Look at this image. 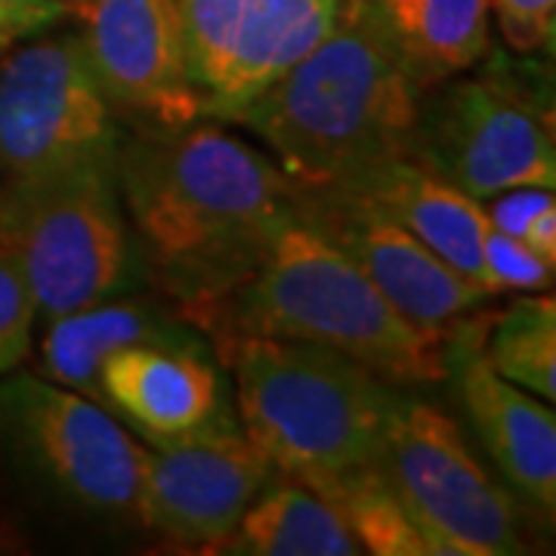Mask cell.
I'll use <instances>...</instances> for the list:
<instances>
[{
    "mask_svg": "<svg viewBox=\"0 0 556 556\" xmlns=\"http://www.w3.org/2000/svg\"><path fill=\"white\" fill-rule=\"evenodd\" d=\"M112 167L142 281L182 316L251 276L294 211V182L278 164L214 121L124 130Z\"/></svg>",
    "mask_w": 556,
    "mask_h": 556,
    "instance_id": "1",
    "label": "cell"
},
{
    "mask_svg": "<svg viewBox=\"0 0 556 556\" xmlns=\"http://www.w3.org/2000/svg\"><path fill=\"white\" fill-rule=\"evenodd\" d=\"M420 87L375 0H340L325 38L232 124L254 130L298 189L343 186L415 159Z\"/></svg>",
    "mask_w": 556,
    "mask_h": 556,
    "instance_id": "2",
    "label": "cell"
},
{
    "mask_svg": "<svg viewBox=\"0 0 556 556\" xmlns=\"http://www.w3.org/2000/svg\"><path fill=\"white\" fill-rule=\"evenodd\" d=\"M186 318L211 340L214 353L232 338L303 340L353 358L390 383L445 378L448 334L408 321L353 260L300 223L294 211L251 276Z\"/></svg>",
    "mask_w": 556,
    "mask_h": 556,
    "instance_id": "3",
    "label": "cell"
},
{
    "mask_svg": "<svg viewBox=\"0 0 556 556\" xmlns=\"http://www.w3.org/2000/svg\"><path fill=\"white\" fill-rule=\"evenodd\" d=\"M217 358L236 378L244 437L278 473L309 485L375 464L396 383L303 340L232 338Z\"/></svg>",
    "mask_w": 556,
    "mask_h": 556,
    "instance_id": "4",
    "label": "cell"
},
{
    "mask_svg": "<svg viewBox=\"0 0 556 556\" xmlns=\"http://www.w3.org/2000/svg\"><path fill=\"white\" fill-rule=\"evenodd\" d=\"M0 248L25 269L38 325L146 285L112 164L0 182Z\"/></svg>",
    "mask_w": 556,
    "mask_h": 556,
    "instance_id": "5",
    "label": "cell"
},
{
    "mask_svg": "<svg viewBox=\"0 0 556 556\" xmlns=\"http://www.w3.org/2000/svg\"><path fill=\"white\" fill-rule=\"evenodd\" d=\"M473 78L420 93L415 159L473 201L556 182L554 112L529 65L489 53Z\"/></svg>",
    "mask_w": 556,
    "mask_h": 556,
    "instance_id": "6",
    "label": "cell"
},
{
    "mask_svg": "<svg viewBox=\"0 0 556 556\" xmlns=\"http://www.w3.org/2000/svg\"><path fill=\"white\" fill-rule=\"evenodd\" d=\"M0 445L72 517L139 526L142 442L100 402L40 375H3Z\"/></svg>",
    "mask_w": 556,
    "mask_h": 556,
    "instance_id": "7",
    "label": "cell"
},
{
    "mask_svg": "<svg viewBox=\"0 0 556 556\" xmlns=\"http://www.w3.org/2000/svg\"><path fill=\"white\" fill-rule=\"evenodd\" d=\"M375 467L439 556L526 551L514 495L489 477L455 420L437 405L399 396Z\"/></svg>",
    "mask_w": 556,
    "mask_h": 556,
    "instance_id": "8",
    "label": "cell"
},
{
    "mask_svg": "<svg viewBox=\"0 0 556 556\" xmlns=\"http://www.w3.org/2000/svg\"><path fill=\"white\" fill-rule=\"evenodd\" d=\"M124 124L93 78L78 31L7 50L0 60V182L112 164Z\"/></svg>",
    "mask_w": 556,
    "mask_h": 556,
    "instance_id": "9",
    "label": "cell"
},
{
    "mask_svg": "<svg viewBox=\"0 0 556 556\" xmlns=\"http://www.w3.org/2000/svg\"><path fill=\"white\" fill-rule=\"evenodd\" d=\"M340 0H177L182 50L204 121H236L338 16Z\"/></svg>",
    "mask_w": 556,
    "mask_h": 556,
    "instance_id": "10",
    "label": "cell"
},
{
    "mask_svg": "<svg viewBox=\"0 0 556 556\" xmlns=\"http://www.w3.org/2000/svg\"><path fill=\"white\" fill-rule=\"evenodd\" d=\"M72 16L87 65L124 130L170 134L204 121L177 0H75Z\"/></svg>",
    "mask_w": 556,
    "mask_h": 556,
    "instance_id": "11",
    "label": "cell"
},
{
    "mask_svg": "<svg viewBox=\"0 0 556 556\" xmlns=\"http://www.w3.org/2000/svg\"><path fill=\"white\" fill-rule=\"evenodd\" d=\"M276 473L239 420L142 445L139 526L174 544L217 551Z\"/></svg>",
    "mask_w": 556,
    "mask_h": 556,
    "instance_id": "12",
    "label": "cell"
},
{
    "mask_svg": "<svg viewBox=\"0 0 556 556\" xmlns=\"http://www.w3.org/2000/svg\"><path fill=\"white\" fill-rule=\"evenodd\" d=\"M294 217L353 260L362 276L424 331L448 334L460 318L473 316L492 298L396 219L346 189L294 186Z\"/></svg>",
    "mask_w": 556,
    "mask_h": 556,
    "instance_id": "13",
    "label": "cell"
},
{
    "mask_svg": "<svg viewBox=\"0 0 556 556\" xmlns=\"http://www.w3.org/2000/svg\"><path fill=\"white\" fill-rule=\"evenodd\" d=\"M485 318H460L445 340V378L510 489L538 514L556 510V417L551 402L501 378L485 358Z\"/></svg>",
    "mask_w": 556,
    "mask_h": 556,
    "instance_id": "14",
    "label": "cell"
},
{
    "mask_svg": "<svg viewBox=\"0 0 556 556\" xmlns=\"http://www.w3.org/2000/svg\"><path fill=\"white\" fill-rule=\"evenodd\" d=\"M100 405L146 445L174 442L236 420L219 358L167 346H124L102 362Z\"/></svg>",
    "mask_w": 556,
    "mask_h": 556,
    "instance_id": "15",
    "label": "cell"
},
{
    "mask_svg": "<svg viewBox=\"0 0 556 556\" xmlns=\"http://www.w3.org/2000/svg\"><path fill=\"white\" fill-rule=\"evenodd\" d=\"M124 346H167L182 353H214L211 340L182 316L164 294H139V288L97 300L75 313L40 325V378L100 402L102 362Z\"/></svg>",
    "mask_w": 556,
    "mask_h": 556,
    "instance_id": "16",
    "label": "cell"
},
{
    "mask_svg": "<svg viewBox=\"0 0 556 556\" xmlns=\"http://www.w3.org/2000/svg\"><path fill=\"white\" fill-rule=\"evenodd\" d=\"M328 189H346L358 199L371 201L417 241H424L439 260H445L455 273L482 288L485 214L479 201L464 195L427 164L417 159L383 161L356 179Z\"/></svg>",
    "mask_w": 556,
    "mask_h": 556,
    "instance_id": "17",
    "label": "cell"
},
{
    "mask_svg": "<svg viewBox=\"0 0 556 556\" xmlns=\"http://www.w3.org/2000/svg\"><path fill=\"white\" fill-rule=\"evenodd\" d=\"M420 93L492 53L489 0H375Z\"/></svg>",
    "mask_w": 556,
    "mask_h": 556,
    "instance_id": "18",
    "label": "cell"
},
{
    "mask_svg": "<svg viewBox=\"0 0 556 556\" xmlns=\"http://www.w3.org/2000/svg\"><path fill=\"white\" fill-rule=\"evenodd\" d=\"M217 554L248 556H358L365 554L340 514L300 479L276 473Z\"/></svg>",
    "mask_w": 556,
    "mask_h": 556,
    "instance_id": "19",
    "label": "cell"
},
{
    "mask_svg": "<svg viewBox=\"0 0 556 556\" xmlns=\"http://www.w3.org/2000/svg\"><path fill=\"white\" fill-rule=\"evenodd\" d=\"M309 489L338 510L362 551L378 556H439L433 541L405 514L375 464L316 479Z\"/></svg>",
    "mask_w": 556,
    "mask_h": 556,
    "instance_id": "20",
    "label": "cell"
},
{
    "mask_svg": "<svg viewBox=\"0 0 556 556\" xmlns=\"http://www.w3.org/2000/svg\"><path fill=\"white\" fill-rule=\"evenodd\" d=\"M485 358L501 378L522 390L556 399V303L554 298H517L485 334Z\"/></svg>",
    "mask_w": 556,
    "mask_h": 556,
    "instance_id": "21",
    "label": "cell"
},
{
    "mask_svg": "<svg viewBox=\"0 0 556 556\" xmlns=\"http://www.w3.org/2000/svg\"><path fill=\"white\" fill-rule=\"evenodd\" d=\"M554 263L541 260L522 239L485 223L482 232V288L495 294H541L554 285Z\"/></svg>",
    "mask_w": 556,
    "mask_h": 556,
    "instance_id": "22",
    "label": "cell"
},
{
    "mask_svg": "<svg viewBox=\"0 0 556 556\" xmlns=\"http://www.w3.org/2000/svg\"><path fill=\"white\" fill-rule=\"evenodd\" d=\"M38 325V303L31 285L13 251L0 248V378L16 371L28 350L31 331Z\"/></svg>",
    "mask_w": 556,
    "mask_h": 556,
    "instance_id": "23",
    "label": "cell"
},
{
    "mask_svg": "<svg viewBox=\"0 0 556 556\" xmlns=\"http://www.w3.org/2000/svg\"><path fill=\"white\" fill-rule=\"evenodd\" d=\"M501 35L517 53H541L554 47L556 0H489Z\"/></svg>",
    "mask_w": 556,
    "mask_h": 556,
    "instance_id": "24",
    "label": "cell"
},
{
    "mask_svg": "<svg viewBox=\"0 0 556 556\" xmlns=\"http://www.w3.org/2000/svg\"><path fill=\"white\" fill-rule=\"evenodd\" d=\"M72 16L68 0H0V53Z\"/></svg>",
    "mask_w": 556,
    "mask_h": 556,
    "instance_id": "25",
    "label": "cell"
},
{
    "mask_svg": "<svg viewBox=\"0 0 556 556\" xmlns=\"http://www.w3.org/2000/svg\"><path fill=\"white\" fill-rule=\"evenodd\" d=\"M547 204H554V189H544V186H517V189H507V192H497L492 199L479 201L485 223L507 232V236H514V239H522L529 223Z\"/></svg>",
    "mask_w": 556,
    "mask_h": 556,
    "instance_id": "26",
    "label": "cell"
},
{
    "mask_svg": "<svg viewBox=\"0 0 556 556\" xmlns=\"http://www.w3.org/2000/svg\"><path fill=\"white\" fill-rule=\"evenodd\" d=\"M522 241L535 251L538 257L547 260V263H554L556 266V201L554 204H547V207L529 223V229L522 232Z\"/></svg>",
    "mask_w": 556,
    "mask_h": 556,
    "instance_id": "27",
    "label": "cell"
},
{
    "mask_svg": "<svg viewBox=\"0 0 556 556\" xmlns=\"http://www.w3.org/2000/svg\"><path fill=\"white\" fill-rule=\"evenodd\" d=\"M68 3H75V0H68Z\"/></svg>",
    "mask_w": 556,
    "mask_h": 556,
    "instance_id": "28",
    "label": "cell"
}]
</instances>
